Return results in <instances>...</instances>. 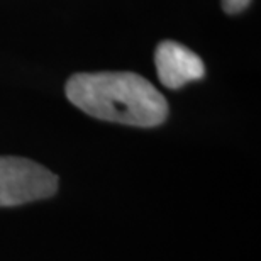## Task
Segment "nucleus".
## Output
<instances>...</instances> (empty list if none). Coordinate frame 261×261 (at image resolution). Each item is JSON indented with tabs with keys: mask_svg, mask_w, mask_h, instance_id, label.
<instances>
[{
	"mask_svg": "<svg viewBox=\"0 0 261 261\" xmlns=\"http://www.w3.org/2000/svg\"><path fill=\"white\" fill-rule=\"evenodd\" d=\"M65 90L73 106L102 121L154 127L168 116L166 98L153 83L133 71L76 73Z\"/></svg>",
	"mask_w": 261,
	"mask_h": 261,
	"instance_id": "1",
	"label": "nucleus"
},
{
	"mask_svg": "<svg viewBox=\"0 0 261 261\" xmlns=\"http://www.w3.org/2000/svg\"><path fill=\"white\" fill-rule=\"evenodd\" d=\"M58 176L43 165L19 156H0V207L53 197Z\"/></svg>",
	"mask_w": 261,
	"mask_h": 261,
	"instance_id": "2",
	"label": "nucleus"
},
{
	"mask_svg": "<svg viewBox=\"0 0 261 261\" xmlns=\"http://www.w3.org/2000/svg\"><path fill=\"white\" fill-rule=\"evenodd\" d=\"M154 63L160 82L166 88H180L205 75L200 56L176 41H163L158 44Z\"/></svg>",
	"mask_w": 261,
	"mask_h": 261,
	"instance_id": "3",
	"label": "nucleus"
},
{
	"mask_svg": "<svg viewBox=\"0 0 261 261\" xmlns=\"http://www.w3.org/2000/svg\"><path fill=\"white\" fill-rule=\"evenodd\" d=\"M249 4H251V0H222V9L226 14H239Z\"/></svg>",
	"mask_w": 261,
	"mask_h": 261,
	"instance_id": "4",
	"label": "nucleus"
}]
</instances>
